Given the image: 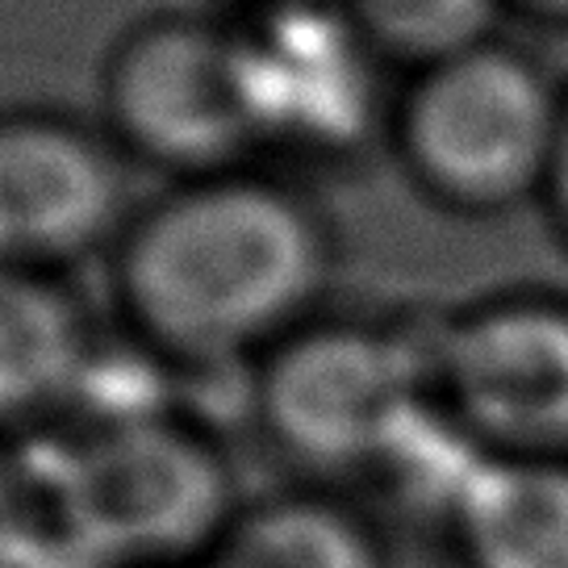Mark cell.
<instances>
[{
	"instance_id": "6da1fadb",
	"label": "cell",
	"mask_w": 568,
	"mask_h": 568,
	"mask_svg": "<svg viewBox=\"0 0 568 568\" xmlns=\"http://www.w3.org/2000/svg\"><path fill=\"white\" fill-rule=\"evenodd\" d=\"M335 272L322 213L255 168L176 180L109 255L113 310L163 368H243L314 322Z\"/></svg>"
},
{
	"instance_id": "7a4b0ae2",
	"label": "cell",
	"mask_w": 568,
	"mask_h": 568,
	"mask_svg": "<svg viewBox=\"0 0 568 568\" xmlns=\"http://www.w3.org/2000/svg\"><path fill=\"white\" fill-rule=\"evenodd\" d=\"M38 497L80 568H201L243 510L222 444L168 406L75 418Z\"/></svg>"
},
{
	"instance_id": "3957f363",
	"label": "cell",
	"mask_w": 568,
	"mask_h": 568,
	"mask_svg": "<svg viewBox=\"0 0 568 568\" xmlns=\"http://www.w3.org/2000/svg\"><path fill=\"white\" fill-rule=\"evenodd\" d=\"M565 105L544 71L485 42L423 71L402 105L406 163L435 196L464 210H501L548 184Z\"/></svg>"
},
{
	"instance_id": "277c9868",
	"label": "cell",
	"mask_w": 568,
	"mask_h": 568,
	"mask_svg": "<svg viewBox=\"0 0 568 568\" xmlns=\"http://www.w3.org/2000/svg\"><path fill=\"white\" fill-rule=\"evenodd\" d=\"M264 439L305 468L393 460L418 423V364L406 343L364 326H302L247 373Z\"/></svg>"
},
{
	"instance_id": "5b68a950",
	"label": "cell",
	"mask_w": 568,
	"mask_h": 568,
	"mask_svg": "<svg viewBox=\"0 0 568 568\" xmlns=\"http://www.w3.org/2000/svg\"><path fill=\"white\" fill-rule=\"evenodd\" d=\"M101 130L125 160L172 184L247 168L260 146L234 34L193 18L130 30L105 63Z\"/></svg>"
},
{
	"instance_id": "8992f818",
	"label": "cell",
	"mask_w": 568,
	"mask_h": 568,
	"mask_svg": "<svg viewBox=\"0 0 568 568\" xmlns=\"http://www.w3.org/2000/svg\"><path fill=\"white\" fill-rule=\"evenodd\" d=\"M101 125L51 109L0 113V264L63 272L113 255L134 184Z\"/></svg>"
},
{
	"instance_id": "52a82bcc",
	"label": "cell",
	"mask_w": 568,
	"mask_h": 568,
	"mask_svg": "<svg viewBox=\"0 0 568 568\" xmlns=\"http://www.w3.org/2000/svg\"><path fill=\"white\" fill-rule=\"evenodd\" d=\"M444 376L468 430L523 452V460L568 452L565 305H494L464 322L447 343Z\"/></svg>"
},
{
	"instance_id": "ba28073f",
	"label": "cell",
	"mask_w": 568,
	"mask_h": 568,
	"mask_svg": "<svg viewBox=\"0 0 568 568\" xmlns=\"http://www.w3.org/2000/svg\"><path fill=\"white\" fill-rule=\"evenodd\" d=\"M255 146L331 151L368 118V42L343 18L305 4L234 30Z\"/></svg>"
},
{
	"instance_id": "9c48e42d",
	"label": "cell",
	"mask_w": 568,
	"mask_h": 568,
	"mask_svg": "<svg viewBox=\"0 0 568 568\" xmlns=\"http://www.w3.org/2000/svg\"><path fill=\"white\" fill-rule=\"evenodd\" d=\"M101 335L63 272L0 264V435L80 414Z\"/></svg>"
},
{
	"instance_id": "30bf717a",
	"label": "cell",
	"mask_w": 568,
	"mask_h": 568,
	"mask_svg": "<svg viewBox=\"0 0 568 568\" xmlns=\"http://www.w3.org/2000/svg\"><path fill=\"white\" fill-rule=\"evenodd\" d=\"M456 510L473 568H568V468L560 460L480 464Z\"/></svg>"
},
{
	"instance_id": "8fae6325",
	"label": "cell",
	"mask_w": 568,
	"mask_h": 568,
	"mask_svg": "<svg viewBox=\"0 0 568 568\" xmlns=\"http://www.w3.org/2000/svg\"><path fill=\"white\" fill-rule=\"evenodd\" d=\"M201 568H385L373 531L331 497L276 494L234 515Z\"/></svg>"
},
{
	"instance_id": "7c38bea8",
	"label": "cell",
	"mask_w": 568,
	"mask_h": 568,
	"mask_svg": "<svg viewBox=\"0 0 568 568\" xmlns=\"http://www.w3.org/2000/svg\"><path fill=\"white\" fill-rule=\"evenodd\" d=\"M501 0H347V21L368 51L406 63H447L489 42Z\"/></svg>"
},
{
	"instance_id": "4fadbf2b",
	"label": "cell",
	"mask_w": 568,
	"mask_h": 568,
	"mask_svg": "<svg viewBox=\"0 0 568 568\" xmlns=\"http://www.w3.org/2000/svg\"><path fill=\"white\" fill-rule=\"evenodd\" d=\"M47 539L38 485L0 456V568H30Z\"/></svg>"
},
{
	"instance_id": "5bb4252c",
	"label": "cell",
	"mask_w": 568,
	"mask_h": 568,
	"mask_svg": "<svg viewBox=\"0 0 568 568\" xmlns=\"http://www.w3.org/2000/svg\"><path fill=\"white\" fill-rule=\"evenodd\" d=\"M548 193H551V205H556V213H560V222H565V231H568V105H565V118H560L556 155H551Z\"/></svg>"
},
{
	"instance_id": "9a60e30c",
	"label": "cell",
	"mask_w": 568,
	"mask_h": 568,
	"mask_svg": "<svg viewBox=\"0 0 568 568\" xmlns=\"http://www.w3.org/2000/svg\"><path fill=\"white\" fill-rule=\"evenodd\" d=\"M523 4H531V9L548 13V18H565L568 21V0H523Z\"/></svg>"
}]
</instances>
